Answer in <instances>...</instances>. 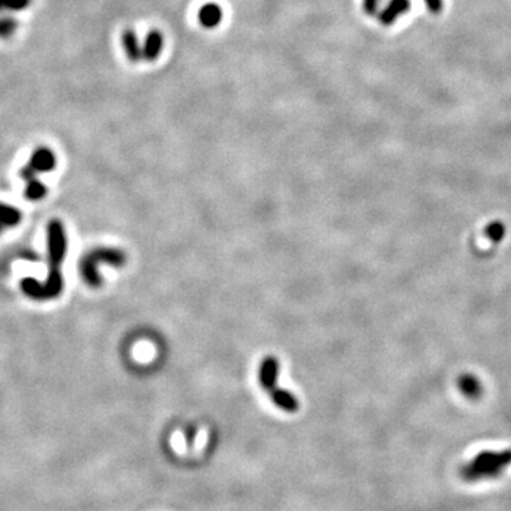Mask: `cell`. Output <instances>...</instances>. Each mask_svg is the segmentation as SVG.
Instances as JSON below:
<instances>
[{
    "mask_svg": "<svg viewBox=\"0 0 511 511\" xmlns=\"http://www.w3.org/2000/svg\"><path fill=\"white\" fill-rule=\"evenodd\" d=\"M47 258H48V274L47 279L40 283L34 279H23L20 287L23 293L38 301L51 300L59 297L63 290V276L62 265L67 251V239L64 233V226L60 220L50 222L47 226Z\"/></svg>",
    "mask_w": 511,
    "mask_h": 511,
    "instance_id": "1",
    "label": "cell"
},
{
    "mask_svg": "<svg viewBox=\"0 0 511 511\" xmlns=\"http://www.w3.org/2000/svg\"><path fill=\"white\" fill-rule=\"evenodd\" d=\"M511 465V449L484 450L476 454L469 463L460 469V476L466 482H483L500 477Z\"/></svg>",
    "mask_w": 511,
    "mask_h": 511,
    "instance_id": "2",
    "label": "cell"
},
{
    "mask_svg": "<svg viewBox=\"0 0 511 511\" xmlns=\"http://www.w3.org/2000/svg\"><path fill=\"white\" fill-rule=\"evenodd\" d=\"M56 167V157L48 148H37L30 157L29 164L20 169V176L26 182L24 196L29 200H40L46 196L47 188L37 179L38 174L53 171Z\"/></svg>",
    "mask_w": 511,
    "mask_h": 511,
    "instance_id": "3",
    "label": "cell"
},
{
    "mask_svg": "<svg viewBox=\"0 0 511 511\" xmlns=\"http://www.w3.org/2000/svg\"><path fill=\"white\" fill-rule=\"evenodd\" d=\"M127 263V254L120 248L102 247L90 251L81 262V276L91 287H99L101 277L98 274V265H110L121 267Z\"/></svg>",
    "mask_w": 511,
    "mask_h": 511,
    "instance_id": "4",
    "label": "cell"
},
{
    "mask_svg": "<svg viewBox=\"0 0 511 511\" xmlns=\"http://www.w3.org/2000/svg\"><path fill=\"white\" fill-rule=\"evenodd\" d=\"M279 379V361L274 356H267L262 361L259 368V382L262 388L272 392L277 386Z\"/></svg>",
    "mask_w": 511,
    "mask_h": 511,
    "instance_id": "5",
    "label": "cell"
},
{
    "mask_svg": "<svg viewBox=\"0 0 511 511\" xmlns=\"http://www.w3.org/2000/svg\"><path fill=\"white\" fill-rule=\"evenodd\" d=\"M164 48V36L158 30H150L142 46V59L148 62H155Z\"/></svg>",
    "mask_w": 511,
    "mask_h": 511,
    "instance_id": "6",
    "label": "cell"
},
{
    "mask_svg": "<svg viewBox=\"0 0 511 511\" xmlns=\"http://www.w3.org/2000/svg\"><path fill=\"white\" fill-rule=\"evenodd\" d=\"M270 393V399L273 400V403L280 407L281 411L284 412H288V414H294L298 411L300 407V403H298V399L288 391L286 389H280V388H274Z\"/></svg>",
    "mask_w": 511,
    "mask_h": 511,
    "instance_id": "7",
    "label": "cell"
},
{
    "mask_svg": "<svg viewBox=\"0 0 511 511\" xmlns=\"http://www.w3.org/2000/svg\"><path fill=\"white\" fill-rule=\"evenodd\" d=\"M197 18H199V22L203 27L214 29V27L220 24L223 13H222V9H220L219 5L208 4V5H204V6L200 8Z\"/></svg>",
    "mask_w": 511,
    "mask_h": 511,
    "instance_id": "8",
    "label": "cell"
},
{
    "mask_svg": "<svg viewBox=\"0 0 511 511\" xmlns=\"http://www.w3.org/2000/svg\"><path fill=\"white\" fill-rule=\"evenodd\" d=\"M122 46L131 62H139L142 59V47L134 30L127 29L122 33Z\"/></svg>",
    "mask_w": 511,
    "mask_h": 511,
    "instance_id": "9",
    "label": "cell"
},
{
    "mask_svg": "<svg viewBox=\"0 0 511 511\" xmlns=\"http://www.w3.org/2000/svg\"><path fill=\"white\" fill-rule=\"evenodd\" d=\"M409 6H411L409 0H391L385 10L379 16L382 24L385 26L392 24L402 13H405L409 9Z\"/></svg>",
    "mask_w": 511,
    "mask_h": 511,
    "instance_id": "10",
    "label": "cell"
},
{
    "mask_svg": "<svg viewBox=\"0 0 511 511\" xmlns=\"http://www.w3.org/2000/svg\"><path fill=\"white\" fill-rule=\"evenodd\" d=\"M22 220V214L15 206L0 202V233L4 230L19 225Z\"/></svg>",
    "mask_w": 511,
    "mask_h": 511,
    "instance_id": "11",
    "label": "cell"
},
{
    "mask_svg": "<svg viewBox=\"0 0 511 511\" xmlns=\"http://www.w3.org/2000/svg\"><path fill=\"white\" fill-rule=\"evenodd\" d=\"M458 385H460V389H462V392L466 396L472 398V399L479 398L480 393H482V386H480L479 381L476 378H473V377H465V378H462V379H460V384Z\"/></svg>",
    "mask_w": 511,
    "mask_h": 511,
    "instance_id": "12",
    "label": "cell"
},
{
    "mask_svg": "<svg viewBox=\"0 0 511 511\" xmlns=\"http://www.w3.org/2000/svg\"><path fill=\"white\" fill-rule=\"evenodd\" d=\"M18 29V20L9 16L0 18V38H9Z\"/></svg>",
    "mask_w": 511,
    "mask_h": 511,
    "instance_id": "13",
    "label": "cell"
},
{
    "mask_svg": "<svg viewBox=\"0 0 511 511\" xmlns=\"http://www.w3.org/2000/svg\"><path fill=\"white\" fill-rule=\"evenodd\" d=\"M31 0H0V13L4 10H23L30 5Z\"/></svg>",
    "mask_w": 511,
    "mask_h": 511,
    "instance_id": "14",
    "label": "cell"
},
{
    "mask_svg": "<svg viewBox=\"0 0 511 511\" xmlns=\"http://www.w3.org/2000/svg\"><path fill=\"white\" fill-rule=\"evenodd\" d=\"M378 6H379V0H364L363 2V8L368 15L377 13Z\"/></svg>",
    "mask_w": 511,
    "mask_h": 511,
    "instance_id": "15",
    "label": "cell"
},
{
    "mask_svg": "<svg viewBox=\"0 0 511 511\" xmlns=\"http://www.w3.org/2000/svg\"><path fill=\"white\" fill-rule=\"evenodd\" d=\"M425 2H426L428 8L430 10H433L435 13H438L440 10V8H442V2H440V0H425Z\"/></svg>",
    "mask_w": 511,
    "mask_h": 511,
    "instance_id": "16",
    "label": "cell"
}]
</instances>
